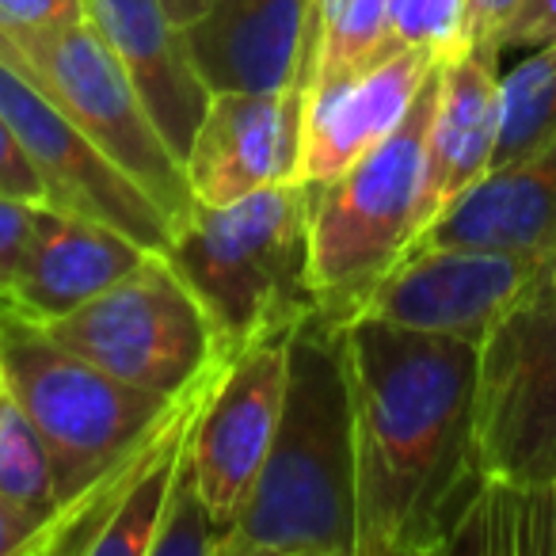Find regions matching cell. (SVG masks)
Returning a JSON list of instances; mask_svg holds the SVG:
<instances>
[{"label":"cell","instance_id":"21","mask_svg":"<svg viewBox=\"0 0 556 556\" xmlns=\"http://www.w3.org/2000/svg\"><path fill=\"white\" fill-rule=\"evenodd\" d=\"M0 495H9V500L24 503L47 518L58 510V480L50 450L31 416L9 393L0 396Z\"/></svg>","mask_w":556,"mask_h":556},{"label":"cell","instance_id":"14","mask_svg":"<svg viewBox=\"0 0 556 556\" xmlns=\"http://www.w3.org/2000/svg\"><path fill=\"white\" fill-rule=\"evenodd\" d=\"M187 39L210 92L309 88L313 0H210Z\"/></svg>","mask_w":556,"mask_h":556},{"label":"cell","instance_id":"26","mask_svg":"<svg viewBox=\"0 0 556 556\" xmlns=\"http://www.w3.org/2000/svg\"><path fill=\"white\" fill-rule=\"evenodd\" d=\"M0 194H9V199L47 202V187H42L35 164L27 161L24 146H20L16 130H12L4 111H0Z\"/></svg>","mask_w":556,"mask_h":556},{"label":"cell","instance_id":"18","mask_svg":"<svg viewBox=\"0 0 556 556\" xmlns=\"http://www.w3.org/2000/svg\"><path fill=\"white\" fill-rule=\"evenodd\" d=\"M146 255L149 248L126 232L50 202L39 237L4 302L31 320L65 317L115 287Z\"/></svg>","mask_w":556,"mask_h":556},{"label":"cell","instance_id":"28","mask_svg":"<svg viewBox=\"0 0 556 556\" xmlns=\"http://www.w3.org/2000/svg\"><path fill=\"white\" fill-rule=\"evenodd\" d=\"M522 0H469V16H465V47H480L500 54L495 39L507 27V20L518 12Z\"/></svg>","mask_w":556,"mask_h":556},{"label":"cell","instance_id":"29","mask_svg":"<svg viewBox=\"0 0 556 556\" xmlns=\"http://www.w3.org/2000/svg\"><path fill=\"white\" fill-rule=\"evenodd\" d=\"M47 515L0 495V556H27V545L39 538Z\"/></svg>","mask_w":556,"mask_h":556},{"label":"cell","instance_id":"22","mask_svg":"<svg viewBox=\"0 0 556 556\" xmlns=\"http://www.w3.org/2000/svg\"><path fill=\"white\" fill-rule=\"evenodd\" d=\"M225 530L214 522L210 507L202 503L199 484H194L191 457H184L179 480L168 495V507L156 526V538L149 545V556H179V553H199V556H222Z\"/></svg>","mask_w":556,"mask_h":556},{"label":"cell","instance_id":"7","mask_svg":"<svg viewBox=\"0 0 556 556\" xmlns=\"http://www.w3.org/2000/svg\"><path fill=\"white\" fill-rule=\"evenodd\" d=\"M39 325L73 355L168 401L225 358L214 320L164 252H149L92 302Z\"/></svg>","mask_w":556,"mask_h":556},{"label":"cell","instance_id":"30","mask_svg":"<svg viewBox=\"0 0 556 556\" xmlns=\"http://www.w3.org/2000/svg\"><path fill=\"white\" fill-rule=\"evenodd\" d=\"M0 396H4V378H0Z\"/></svg>","mask_w":556,"mask_h":556},{"label":"cell","instance_id":"10","mask_svg":"<svg viewBox=\"0 0 556 556\" xmlns=\"http://www.w3.org/2000/svg\"><path fill=\"white\" fill-rule=\"evenodd\" d=\"M294 328H278L237 351L194 419L187 457H191L202 503L225 530V538L244 515V503L275 442Z\"/></svg>","mask_w":556,"mask_h":556},{"label":"cell","instance_id":"23","mask_svg":"<svg viewBox=\"0 0 556 556\" xmlns=\"http://www.w3.org/2000/svg\"><path fill=\"white\" fill-rule=\"evenodd\" d=\"M465 16L469 0H389V24L401 47L434 50L442 62L457 58L465 47Z\"/></svg>","mask_w":556,"mask_h":556},{"label":"cell","instance_id":"6","mask_svg":"<svg viewBox=\"0 0 556 556\" xmlns=\"http://www.w3.org/2000/svg\"><path fill=\"white\" fill-rule=\"evenodd\" d=\"M0 62L31 80L88 141L138 179L172 222L194 206L184 161L156 130L130 73L92 16L27 31L0 27Z\"/></svg>","mask_w":556,"mask_h":556},{"label":"cell","instance_id":"5","mask_svg":"<svg viewBox=\"0 0 556 556\" xmlns=\"http://www.w3.org/2000/svg\"><path fill=\"white\" fill-rule=\"evenodd\" d=\"M0 378L4 393L31 416L47 442L58 507L92 484L176 401L126 386L73 355L39 320L24 317L9 302H0Z\"/></svg>","mask_w":556,"mask_h":556},{"label":"cell","instance_id":"24","mask_svg":"<svg viewBox=\"0 0 556 556\" xmlns=\"http://www.w3.org/2000/svg\"><path fill=\"white\" fill-rule=\"evenodd\" d=\"M47 206L50 202L0 194V302L12 294V282H16L20 267L27 263L35 237H39Z\"/></svg>","mask_w":556,"mask_h":556},{"label":"cell","instance_id":"31","mask_svg":"<svg viewBox=\"0 0 556 556\" xmlns=\"http://www.w3.org/2000/svg\"><path fill=\"white\" fill-rule=\"evenodd\" d=\"M553 294H556V270H553Z\"/></svg>","mask_w":556,"mask_h":556},{"label":"cell","instance_id":"8","mask_svg":"<svg viewBox=\"0 0 556 556\" xmlns=\"http://www.w3.org/2000/svg\"><path fill=\"white\" fill-rule=\"evenodd\" d=\"M556 270V267H553ZM472 439L484 480L556 495L553 278L480 340Z\"/></svg>","mask_w":556,"mask_h":556},{"label":"cell","instance_id":"3","mask_svg":"<svg viewBox=\"0 0 556 556\" xmlns=\"http://www.w3.org/2000/svg\"><path fill=\"white\" fill-rule=\"evenodd\" d=\"M309 210L313 187L298 179L229 206L194 202L172 222L164 255L199 294L225 358L317 309Z\"/></svg>","mask_w":556,"mask_h":556},{"label":"cell","instance_id":"12","mask_svg":"<svg viewBox=\"0 0 556 556\" xmlns=\"http://www.w3.org/2000/svg\"><path fill=\"white\" fill-rule=\"evenodd\" d=\"M305 92H210L206 115L184 153L194 202L229 206L267 187L298 184Z\"/></svg>","mask_w":556,"mask_h":556},{"label":"cell","instance_id":"25","mask_svg":"<svg viewBox=\"0 0 556 556\" xmlns=\"http://www.w3.org/2000/svg\"><path fill=\"white\" fill-rule=\"evenodd\" d=\"M495 47L503 50H545L556 47V0H522L507 20Z\"/></svg>","mask_w":556,"mask_h":556},{"label":"cell","instance_id":"32","mask_svg":"<svg viewBox=\"0 0 556 556\" xmlns=\"http://www.w3.org/2000/svg\"><path fill=\"white\" fill-rule=\"evenodd\" d=\"M548 50H553V54H556V47H548Z\"/></svg>","mask_w":556,"mask_h":556},{"label":"cell","instance_id":"19","mask_svg":"<svg viewBox=\"0 0 556 556\" xmlns=\"http://www.w3.org/2000/svg\"><path fill=\"white\" fill-rule=\"evenodd\" d=\"M401 42L389 24V0H313V77L336 80L381 62Z\"/></svg>","mask_w":556,"mask_h":556},{"label":"cell","instance_id":"2","mask_svg":"<svg viewBox=\"0 0 556 556\" xmlns=\"http://www.w3.org/2000/svg\"><path fill=\"white\" fill-rule=\"evenodd\" d=\"M343 325L317 305L290 336L275 442L222 556H355V408Z\"/></svg>","mask_w":556,"mask_h":556},{"label":"cell","instance_id":"1","mask_svg":"<svg viewBox=\"0 0 556 556\" xmlns=\"http://www.w3.org/2000/svg\"><path fill=\"white\" fill-rule=\"evenodd\" d=\"M355 556L450 553L484 488L472 439L480 343L351 317Z\"/></svg>","mask_w":556,"mask_h":556},{"label":"cell","instance_id":"17","mask_svg":"<svg viewBox=\"0 0 556 556\" xmlns=\"http://www.w3.org/2000/svg\"><path fill=\"white\" fill-rule=\"evenodd\" d=\"M500 54L469 47L442 62L439 100H434L431 130H427L424 164V229L462 199L477 179L492 172L495 141H500Z\"/></svg>","mask_w":556,"mask_h":556},{"label":"cell","instance_id":"15","mask_svg":"<svg viewBox=\"0 0 556 556\" xmlns=\"http://www.w3.org/2000/svg\"><path fill=\"white\" fill-rule=\"evenodd\" d=\"M88 16L108 35L156 130L184 161L210 103V85L194 65L187 27L164 0H88Z\"/></svg>","mask_w":556,"mask_h":556},{"label":"cell","instance_id":"13","mask_svg":"<svg viewBox=\"0 0 556 556\" xmlns=\"http://www.w3.org/2000/svg\"><path fill=\"white\" fill-rule=\"evenodd\" d=\"M442 65L434 50L401 47L381 62L336 80H320L305 92L302 184H325L389 138L427 77Z\"/></svg>","mask_w":556,"mask_h":556},{"label":"cell","instance_id":"27","mask_svg":"<svg viewBox=\"0 0 556 556\" xmlns=\"http://www.w3.org/2000/svg\"><path fill=\"white\" fill-rule=\"evenodd\" d=\"M88 20V0H0V27L27 31V27H54Z\"/></svg>","mask_w":556,"mask_h":556},{"label":"cell","instance_id":"16","mask_svg":"<svg viewBox=\"0 0 556 556\" xmlns=\"http://www.w3.org/2000/svg\"><path fill=\"white\" fill-rule=\"evenodd\" d=\"M412 248L556 255V141L477 179L419 232Z\"/></svg>","mask_w":556,"mask_h":556},{"label":"cell","instance_id":"20","mask_svg":"<svg viewBox=\"0 0 556 556\" xmlns=\"http://www.w3.org/2000/svg\"><path fill=\"white\" fill-rule=\"evenodd\" d=\"M500 141L492 168L545 149L556 141V54L533 50L507 77H500Z\"/></svg>","mask_w":556,"mask_h":556},{"label":"cell","instance_id":"4","mask_svg":"<svg viewBox=\"0 0 556 556\" xmlns=\"http://www.w3.org/2000/svg\"><path fill=\"white\" fill-rule=\"evenodd\" d=\"M442 70V65H439ZM439 70L427 77L404 123L340 176L313 187V294L351 320L370 287L424 232L427 130L439 100Z\"/></svg>","mask_w":556,"mask_h":556},{"label":"cell","instance_id":"9","mask_svg":"<svg viewBox=\"0 0 556 556\" xmlns=\"http://www.w3.org/2000/svg\"><path fill=\"white\" fill-rule=\"evenodd\" d=\"M556 255L495 248H412L370 287L355 317L480 343L553 278Z\"/></svg>","mask_w":556,"mask_h":556},{"label":"cell","instance_id":"11","mask_svg":"<svg viewBox=\"0 0 556 556\" xmlns=\"http://www.w3.org/2000/svg\"><path fill=\"white\" fill-rule=\"evenodd\" d=\"M0 111L39 172L47 202L111 225L149 252H168L172 217L9 62H0Z\"/></svg>","mask_w":556,"mask_h":556}]
</instances>
